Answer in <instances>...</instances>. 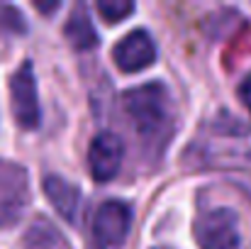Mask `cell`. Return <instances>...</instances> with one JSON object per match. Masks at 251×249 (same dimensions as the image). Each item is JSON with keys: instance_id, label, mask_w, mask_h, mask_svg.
<instances>
[{"instance_id": "obj_1", "label": "cell", "mask_w": 251, "mask_h": 249, "mask_svg": "<svg viewBox=\"0 0 251 249\" xmlns=\"http://www.w3.org/2000/svg\"><path fill=\"white\" fill-rule=\"evenodd\" d=\"M122 105L142 137H159L168 127V93L161 83H144L127 90Z\"/></svg>"}, {"instance_id": "obj_2", "label": "cell", "mask_w": 251, "mask_h": 249, "mask_svg": "<svg viewBox=\"0 0 251 249\" xmlns=\"http://www.w3.org/2000/svg\"><path fill=\"white\" fill-rule=\"evenodd\" d=\"M193 235L200 249H237L239 220L229 208H212L195 220Z\"/></svg>"}, {"instance_id": "obj_3", "label": "cell", "mask_w": 251, "mask_h": 249, "mask_svg": "<svg viewBox=\"0 0 251 249\" xmlns=\"http://www.w3.org/2000/svg\"><path fill=\"white\" fill-rule=\"evenodd\" d=\"M29 205V181L20 164L0 159V227L15 225Z\"/></svg>"}, {"instance_id": "obj_4", "label": "cell", "mask_w": 251, "mask_h": 249, "mask_svg": "<svg viewBox=\"0 0 251 249\" xmlns=\"http://www.w3.org/2000/svg\"><path fill=\"white\" fill-rule=\"evenodd\" d=\"M132 210L122 200H105L93 215V240L98 249H120L129 235Z\"/></svg>"}, {"instance_id": "obj_5", "label": "cell", "mask_w": 251, "mask_h": 249, "mask_svg": "<svg viewBox=\"0 0 251 249\" xmlns=\"http://www.w3.org/2000/svg\"><path fill=\"white\" fill-rule=\"evenodd\" d=\"M12 95V115L20 127L34 130L39 125V98H37V81L32 64H22L10 81Z\"/></svg>"}, {"instance_id": "obj_6", "label": "cell", "mask_w": 251, "mask_h": 249, "mask_svg": "<svg viewBox=\"0 0 251 249\" xmlns=\"http://www.w3.org/2000/svg\"><path fill=\"white\" fill-rule=\"evenodd\" d=\"M122 157H125V144L117 135H112V132L95 135L88 147V166H90L93 178L100 183L110 181L120 171Z\"/></svg>"}, {"instance_id": "obj_7", "label": "cell", "mask_w": 251, "mask_h": 249, "mask_svg": "<svg viewBox=\"0 0 251 249\" xmlns=\"http://www.w3.org/2000/svg\"><path fill=\"white\" fill-rule=\"evenodd\" d=\"M112 59H115V64H117L122 71H127V74L144 71V69L151 66L154 59H156L154 39L149 37V32L134 29V32H129L125 39H120V42L115 44Z\"/></svg>"}, {"instance_id": "obj_8", "label": "cell", "mask_w": 251, "mask_h": 249, "mask_svg": "<svg viewBox=\"0 0 251 249\" xmlns=\"http://www.w3.org/2000/svg\"><path fill=\"white\" fill-rule=\"evenodd\" d=\"M44 193H47L49 203L56 208V213H59L64 220H69V222L76 220L78 203H81V193H78V188H76L74 183H69L66 178L51 173V176L44 178Z\"/></svg>"}, {"instance_id": "obj_9", "label": "cell", "mask_w": 251, "mask_h": 249, "mask_svg": "<svg viewBox=\"0 0 251 249\" xmlns=\"http://www.w3.org/2000/svg\"><path fill=\"white\" fill-rule=\"evenodd\" d=\"M64 32H66V39L71 42V47L78 49V52H88V49H93V47L98 44V34H95L93 22H90V17L85 15L83 7H76V10L71 12V17L66 20Z\"/></svg>"}, {"instance_id": "obj_10", "label": "cell", "mask_w": 251, "mask_h": 249, "mask_svg": "<svg viewBox=\"0 0 251 249\" xmlns=\"http://www.w3.org/2000/svg\"><path fill=\"white\" fill-rule=\"evenodd\" d=\"M25 249H69V245L51 222L39 218L25 235Z\"/></svg>"}, {"instance_id": "obj_11", "label": "cell", "mask_w": 251, "mask_h": 249, "mask_svg": "<svg viewBox=\"0 0 251 249\" xmlns=\"http://www.w3.org/2000/svg\"><path fill=\"white\" fill-rule=\"evenodd\" d=\"M98 12L107 22H120L129 12H134V2H129V0H100L98 2Z\"/></svg>"}, {"instance_id": "obj_12", "label": "cell", "mask_w": 251, "mask_h": 249, "mask_svg": "<svg viewBox=\"0 0 251 249\" xmlns=\"http://www.w3.org/2000/svg\"><path fill=\"white\" fill-rule=\"evenodd\" d=\"M25 29H27L25 17L17 10L10 5H0V34H20Z\"/></svg>"}, {"instance_id": "obj_13", "label": "cell", "mask_w": 251, "mask_h": 249, "mask_svg": "<svg viewBox=\"0 0 251 249\" xmlns=\"http://www.w3.org/2000/svg\"><path fill=\"white\" fill-rule=\"evenodd\" d=\"M239 98H242V103L249 108V112H251V74L239 83Z\"/></svg>"}, {"instance_id": "obj_14", "label": "cell", "mask_w": 251, "mask_h": 249, "mask_svg": "<svg viewBox=\"0 0 251 249\" xmlns=\"http://www.w3.org/2000/svg\"><path fill=\"white\" fill-rule=\"evenodd\" d=\"M34 7H37V10H42V12H51V10H56V7H59V2H37Z\"/></svg>"}, {"instance_id": "obj_15", "label": "cell", "mask_w": 251, "mask_h": 249, "mask_svg": "<svg viewBox=\"0 0 251 249\" xmlns=\"http://www.w3.org/2000/svg\"><path fill=\"white\" fill-rule=\"evenodd\" d=\"M159 249H161V247H159Z\"/></svg>"}]
</instances>
